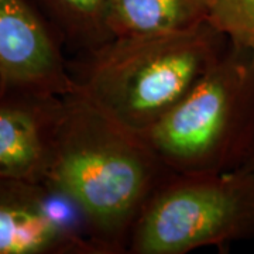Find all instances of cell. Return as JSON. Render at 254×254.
Returning a JSON list of instances; mask_svg holds the SVG:
<instances>
[{
    "instance_id": "cell-1",
    "label": "cell",
    "mask_w": 254,
    "mask_h": 254,
    "mask_svg": "<svg viewBox=\"0 0 254 254\" xmlns=\"http://www.w3.org/2000/svg\"><path fill=\"white\" fill-rule=\"evenodd\" d=\"M171 174L143 134L119 125L76 92L64 116L46 184L83 216L99 254H127L138 219Z\"/></svg>"
},
{
    "instance_id": "cell-2",
    "label": "cell",
    "mask_w": 254,
    "mask_h": 254,
    "mask_svg": "<svg viewBox=\"0 0 254 254\" xmlns=\"http://www.w3.org/2000/svg\"><path fill=\"white\" fill-rule=\"evenodd\" d=\"M229 46L205 21L185 31L112 37L69 57L72 92L138 134L181 102Z\"/></svg>"
},
{
    "instance_id": "cell-3",
    "label": "cell",
    "mask_w": 254,
    "mask_h": 254,
    "mask_svg": "<svg viewBox=\"0 0 254 254\" xmlns=\"http://www.w3.org/2000/svg\"><path fill=\"white\" fill-rule=\"evenodd\" d=\"M144 138L174 174H222L254 160V51L225 53Z\"/></svg>"
},
{
    "instance_id": "cell-4",
    "label": "cell",
    "mask_w": 254,
    "mask_h": 254,
    "mask_svg": "<svg viewBox=\"0 0 254 254\" xmlns=\"http://www.w3.org/2000/svg\"><path fill=\"white\" fill-rule=\"evenodd\" d=\"M254 239V160L222 174H171L155 190L127 254H187Z\"/></svg>"
},
{
    "instance_id": "cell-5",
    "label": "cell",
    "mask_w": 254,
    "mask_h": 254,
    "mask_svg": "<svg viewBox=\"0 0 254 254\" xmlns=\"http://www.w3.org/2000/svg\"><path fill=\"white\" fill-rule=\"evenodd\" d=\"M0 254H99L79 209L47 184L0 175Z\"/></svg>"
},
{
    "instance_id": "cell-6",
    "label": "cell",
    "mask_w": 254,
    "mask_h": 254,
    "mask_svg": "<svg viewBox=\"0 0 254 254\" xmlns=\"http://www.w3.org/2000/svg\"><path fill=\"white\" fill-rule=\"evenodd\" d=\"M69 55L34 0H0V91L72 92Z\"/></svg>"
},
{
    "instance_id": "cell-7",
    "label": "cell",
    "mask_w": 254,
    "mask_h": 254,
    "mask_svg": "<svg viewBox=\"0 0 254 254\" xmlns=\"http://www.w3.org/2000/svg\"><path fill=\"white\" fill-rule=\"evenodd\" d=\"M64 116V96L0 91V175L46 184Z\"/></svg>"
},
{
    "instance_id": "cell-8",
    "label": "cell",
    "mask_w": 254,
    "mask_h": 254,
    "mask_svg": "<svg viewBox=\"0 0 254 254\" xmlns=\"http://www.w3.org/2000/svg\"><path fill=\"white\" fill-rule=\"evenodd\" d=\"M209 0H110L112 37L154 36L185 31L208 21Z\"/></svg>"
},
{
    "instance_id": "cell-9",
    "label": "cell",
    "mask_w": 254,
    "mask_h": 254,
    "mask_svg": "<svg viewBox=\"0 0 254 254\" xmlns=\"http://www.w3.org/2000/svg\"><path fill=\"white\" fill-rule=\"evenodd\" d=\"M34 1L58 31L69 57L112 38L106 24L110 0Z\"/></svg>"
},
{
    "instance_id": "cell-10",
    "label": "cell",
    "mask_w": 254,
    "mask_h": 254,
    "mask_svg": "<svg viewBox=\"0 0 254 254\" xmlns=\"http://www.w3.org/2000/svg\"><path fill=\"white\" fill-rule=\"evenodd\" d=\"M208 21L229 41L254 51V0H209Z\"/></svg>"
}]
</instances>
